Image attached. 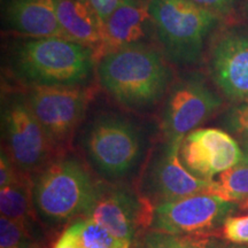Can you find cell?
<instances>
[{
  "mask_svg": "<svg viewBox=\"0 0 248 248\" xmlns=\"http://www.w3.org/2000/svg\"><path fill=\"white\" fill-rule=\"evenodd\" d=\"M95 71L102 89L121 106L135 111L159 105L168 94L172 78L168 59L148 43L105 54Z\"/></svg>",
  "mask_w": 248,
  "mask_h": 248,
  "instance_id": "obj_1",
  "label": "cell"
},
{
  "mask_svg": "<svg viewBox=\"0 0 248 248\" xmlns=\"http://www.w3.org/2000/svg\"><path fill=\"white\" fill-rule=\"evenodd\" d=\"M12 73L31 86H85L97 69L92 48L60 37L28 38L9 54Z\"/></svg>",
  "mask_w": 248,
  "mask_h": 248,
  "instance_id": "obj_2",
  "label": "cell"
},
{
  "mask_svg": "<svg viewBox=\"0 0 248 248\" xmlns=\"http://www.w3.org/2000/svg\"><path fill=\"white\" fill-rule=\"evenodd\" d=\"M98 184L82 161L62 153L33 177V204L39 221L60 226L86 217Z\"/></svg>",
  "mask_w": 248,
  "mask_h": 248,
  "instance_id": "obj_3",
  "label": "cell"
},
{
  "mask_svg": "<svg viewBox=\"0 0 248 248\" xmlns=\"http://www.w3.org/2000/svg\"><path fill=\"white\" fill-rule=\"evenodd\" d=\"M82 146L99 176L108 182H122L141 162L145 141L140 128L131 120L104 113L86 126Z\"/></svg>",
  "mask_w": 248,
  "mask_h": 248,
  "instance_id": "obj_4",
  "label": "cell"
},
{
  "mask_svg": "<svg viewBox=\"0 0 248 248\" xmlns=\"http://www.w3.org/2000/svg\"><path fill=\"white\" fill-rule=\"evenodd\" d=\"M148 9L164 57L175 64L199 61L219 15L190 0H148Z\"/></svg>",
  "mask_w": 248,
  "mask_h": 248,
  "instance_id": "obj_5",
  "label": "cell"
},
{
  "mask_svg": "<svg viewBox=\"0 0 248 248\" xmlns=\"http://www.w3.org/2000/svg\"><path fill=\"white\" fill-rule=\"evenodd\" d=\"M1 150L22 173L35 177L62 154L31 111L26 97L7 99L1 110Z\"/></svg>",
  "mask_w": 248,
  "mask_h": 248,
  "instance_id": "obj_6",
  "label": "cell"
},
{
  "mask_svg": "<svg viewBox=\"0 0 248 248\" xmlns=\"http://www.w3.org/2000/svg\"><path fill=\"white\" fill-rule=\"evenodd\" d=\"M154 204L121 182L99 181L90 218L107 229L117 239L130 245L150 230Z\"/></svg>",
  "mask_w": 248,
  "mask_h": 248,
  "instance_id": "obj_7",
  "label": "cell"
},
{
  "mask_svg": "<svg viewBox=\"0 0 248 248\" xmlns=\"http://www.w3.org/2000/svg\"><path fill=\"white\" fill-rule=\"evenodd\" d=\"M24 97L48 137L62 151L84 120L91 91L85 86H31Z\"/></svg>",
  "mask_w": 248,
  "mask_h": 248,
  "instance_id": "obj_8",
  "label": "cell"
},
{
  "mask_svg": "<svg viewBox=\"0 0 248 248\" xmlns=\"http://www.w3.org/2000/svg\"><path fill=\"white\" fill-rule=\"evenodd\" d=\"M237 209V202L201 192L155 206L150 230L176 234H214Z\"/></svg>",
  "mask_w": 248,
  "mask_h": 248,
  "instance_id": "obj_9",
  "label": "cell"
},
{
  "mask_svg": "<svg viewBox=\"0 0 248 248\" xmlns=\"http://www.w3.org/2000/svg\"><path fill=\"white\" fill-rule=\"evenodd\" d=\"M222 106V100L199 76L182 78L170 88L164 102L161 130L166 140H183Z\"/></svg>",
  "mask_w": 248,
  "mask_h": 248,
  "instance_id": "obj_10",
  "label": "cell"
},
{
  "mask_svg": "<svg viewBox=\"0 0 248 248\" xmlns=\"http://www.w3.org/2000/svg\"><path fill=\"white\" fill-rule=\"evenodd\" d=\"M181 144L182 140H166L145 175L141 194L154 206L201 192H210L213 181L197 177L182 162Z\"/></svg>",
  "mask_w": 248,
  "mask_h": 248,
  "instance_id": "obj_11",
  "label": "cell"
},
{
  "mask_svg": "<svg viewBox=\"0 0 248 248\" xmlns=\"http://www.w3.org/2000/svg\"><path fill=\"white\" fill-rule=\"evenodd\" d=\"M179 156L197 177L214 181V176L237 166L244 159V148L224 130L197 129L182 140Z\"/></svg>",
  "mask_w": 248,
  "mask_h": 248,
  "instance_id": "obj_12",
  "label": "cell"
},
{
  "mask_svg": "<svg viewBox=\"0 0 248 248\" xmlns=\"http://www.w3.org/2000/svg\"><path fill=\"white\" fill-rule=\"evenodd\" d=\"M209 68L223 94L232 100H248V30L230 29L217 37Z\"/></svg>",
  "mask_w": 248,
  "mask_h": 248,
  "instance_id": "obj_13",
  "label": "cell"
},
{
  "mask_svg": "<svg viewBox=\"0 0 248 248\" xmlns=\"http://www.w3.org/2000/svg\"><path fill=\"white\" fill-rule=\"evenodd\" d=\"M155 36L148 0H125L105 23V37L95 53L97 62L105 54L124 46L148 43Z\"/></svg>",
  "mask_w": 248,
  "mask_h": 248,
  "instance_id": "obj_14",
  "label": "cell"
},
{
  "mask_svg": "<svg viewBox=\"0 0 248 248\" xmlns=\"http://www.w3.org/2000/svg\"><path fill=\"white\" fill-rule=\"evenodd\" d=\"M2 17L9 29L28 38H66L55 0H5Z\"/></svg>",
  "mask_w": 248,
  "mask_h": 248,
  "instance_id": "obj_15",
  "label": "cell"
},
{
  "mask_svg": "<svg viewBox=\"0 0 248 248\" xmlns=\"http://www.w3.org/2000/svg\"><path fill=\"white\" fill-rule=\"evenodd\" d=\"M58 20L67 39L94 51L101 47L105 26L89 0H55Z\"/></svg>",
  "mask_w": 248,
  "mask_h": 248,
  "instance_id": "obj_16",
  "label": "cell"
},
{
  "mask_svg": "<svg viewBox=\"0 0 248 248\" xmlns=\"http://www.w3.org/2000/svg\"><path fill=\"white\" fill-rule=\"evenodd\" d=\"M32 186L33 178L21 173L14 183L0 187V212L1 216L20 223L36 234V225L40 221L33 204Z\"/></svg>",
  "mask_w": 248,
  "mask_h": 248,
  "instance_id": "obj_17",
  "label": "cell"
},
{
  "mask_svg": "<svg viewBox=\"0 0 248 248\" xmlns=\"http://www.w3.org/2000/svg\"><path fill=\"white\" fill-rule=\"evenodd\" d=\"M209 193L230 202L248 200V146H244V159L237 166L219 173L213 181Z\"/></svg>",
  "mask_w": 248,
  "mask_h": 248,
  "instance_id": "obj_18",
  "label": "cell"
},
{
  "mask_svg": "<svg viewBox=\"0 0 248 248\" xmlns=\"http://www.w3.org/2000/svg\"><path fill=\"white\" fill-rule=\"evenodd\" d=\"M215 234H176L146 230L136 239L135 248H208Z\"/></svg>",
  "mask_w": 248,
  "mask_h": 248,
  "instance_id": "obj_19",
  "label": "cell"
},
{
  "mask_svg": "<svg viewBox=\"0 0 248 248\" xmlns=\"http://www.w3.org/2000/svg\"><path fill=\"white\" fill-rule=\"evenodd\" d=\"M75 228L80 248H130L131 245L117 239L107 229L90 217L76 219Z\"/></svg>",
  "mask_w": 248,
  "mask_h": 248,
  "instance_id": "obj_20",
  "label": "cell"
},
{
  "mask_svg": "<svg viewBox=\"0 0 248 248\" xmlns=\"http://www.w3.org/2000/svg\"><path fill=\"white\" fill-rule=\"evenodd\" d=\"M35 239V234L20 223L7 217L0 218V248H22Z\"/></svg>",
  "mask_w": 248,
  "mask_h": 248,
  "instance_id": "obj_21",
  "label": "cell"
},
{
  "mask_svg": "<svg viewBox=\"0 0 248 248\" xmlns=\"http://www.w3.org/2000/svg\"><path fill=\"white\" fill-rule=\"evenodd\" d=\"M225 125L248 146V100L232 107L225 116Z\"/></svg>",
  "mask_w": 248,
  "mask_h": 248,
  "instance_id": "obj_22",
  "label": "cell"
},
{
  "mask_svg": "<svg viewBox=\"0 0 248 248\" xmlns=\"http://www.w3.org/2000/svg\"><path fill=\"white\" fill-rule=\"evenodd\" d=\"M222 235L233 244H248V216H229L222 225Z\"/></svg>",
  "mask_w": 248,
  "mask_h": 248,
  "instance_id": "obj_23",
  "label": "cell"
},
{
  "mask_svg": "<svg viewBox=\"0 0 248 248\" xmlns=\"http://www.w3.org/2000/svg\"><path fill=\"white\" fill-rule=\"evenodd\" d=\"M190 1L221 16L230 13L237 0H190Z\"/></svg>",
  "mask_w": 248,
  "mask_h": 248,
  "instance_id": "obj_24",
  "label": "cell"
},
{
  "mask_svg": "<svg viewBox=\"0 0 248 248\" xmlns=\"http://www.w3.org/2000/svg\"><path fill=\"white\" fill-rule=\"evenodd\" d=\"M91 2L92 7L97 12L98 16L100 17L102 23H106V21L114 12L116 11L117 7L125 1V0H89Z\"/></svg>",
  "mask_w": 248,
  "mask_h": 248,
  "instance_id": "obj_25",
  "label": "cell"
},
{
  "mask_svg": "<svg viewBox=\"0 0 248 248\" xmlns=\"http://www.w3.org/2000/svg\"><path fill=\"white\" fill-rule=\"evenodd\" d=\"M52 248H80L78 237H77L76 230L73 224H70L66 230L62 232Z\"/></svg>",
  "mask_w": 248,
  "mask_h": 248,
  "instance_id": "obj_26",
  "label": "cell"
},
{
  "mask_svg": "<svg viewBox=\"0 0 248 248\" xmlns=\"http://www.w3.org/2000/svg\"><path fill=\"white\" fill-rule=\"evenodd\" d=\"M208 248H248V245L233 244L230 243V241H229V243H224V241H219L215 238Z\"/></svg>",
  "mask_w": 248,
  "mask_h": 248,
  "instance_id": "obj_27",
  "label": "cell"
},
{
  "mask_svg": "<svg viewBox=\"0 0 248 248\" xmlns=\"http://www.w3.org/2000/svg\"><path fill=\"white\" fill-rule=\"evenodd\" d=\"M22 248H44V245H43L38 240H32L30 243L24 245Z\"/></svg>",
  "mask_w": 248,
  "mask_h": 248,
  "instance_id": "obj_28",
  "label": "cell"
},
{
  "mask_svg": "<svg viewBox=\"0 0 248 248\" xmlns=\"http://www.w3.org/2000/svg\"><path fill=\"white\" fill-rule=\"evenodd\" d=\"M244 9H245V13H246L247 17H248V0H245V5H244Z\"/></svg>",
  "mask_w": 248,
  "mask_h": 248,
  "instance_id": "obj_29",
  "label": "cell"
},
{
  "mask_svg": "<svg viewBox=\"0 0 248 248\" xmlns=\"http://www.w3.org/2000/svg\"><path fill=\"white\" fill-rule=\"evenodd\" d=\"M247 201V203H246V206H247V208H248V200H246Z\"/></svg>",
  "mask_w": 248,
  "mask_h": 248,
  "instance_id": "obj_30",
  "label": "cell"
}]
</instances>
